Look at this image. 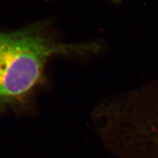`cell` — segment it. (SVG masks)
<instances>
[{"instance_id": "6da1fadb", "label": "cell", "mask_w": 158, "mask_h": 158, "mask_svg": "<svg viewBox=\"0 0 158 158\" xmlns=\"http://www.w3.org/2000/svg\"><path fill=\"white\" fill-rule=\"evenodd\" d=\"M100 48L96 44L58 43L42 24L0 32V109L25 100L42 82L45 65L52 56L94 53Z\"/></svg>"}]
</instances>
